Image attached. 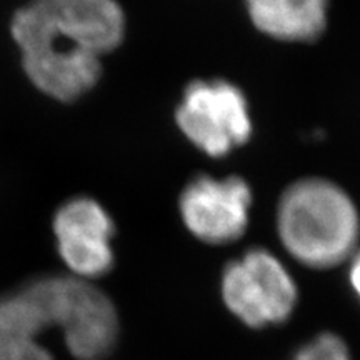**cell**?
Here are the masks:
<instances>
[{
	"label": "cell",
	"mask_w": 360,
	"mask_h": 360,
	"mask_svg": "<svg viewBox=\"0 0 360 360\" xmlns=\"http://www.w3.org/2000/svg\"><path fill=\"white\" fill-rule=\"evenodd\" d=\"M125 25L119 0H30L13 13L11 32L30 82L74 102L96 87L101 56L122 44Z\"/></svg>",
	"instance_id": "obj_1"
},
{
	"label": "cell",
	"mask_w": 360,
	"mask_h": 360,
	"mask_svg": "<svg viewBox=\"0 0 360 360\" xmlns=\"http://www.w3.org/2000/svg\"><path fill=\"white\" fill-rule=\"evenodd\" d=\"M278 236L290 255L314 269H328L352 254L360 232L359 212L335 184L305 179L283 192Z\"/></svg>",
	"instance_id": "obj_2"
},
{
	"label": "cell",
	"mask_w": 360,
	"mask_h": 360,
	"mask_svg": "<svg viewBox=\"0 0 360 360\" xmlns=\"http://www.w3.org/2000/svg\"><path fill=\"white\" fill-rule=\"evenodd\" d=\"M37 302L58 327L77 360H105L117 347L119 314L109 295L89 281L67 276H47L25 283Z\"/></svg>",
	"instance_id": "obj_3"
},
{
	"label": "cell",
	"mask_w": 360,
	"mask_h": 360,
	"mask_svg": "<svg viewBox=\"0 0 360 360\" xmlns=\"http://www.w3.org/2000/svg\"><path fill=\"white\" fill-rule=\"evenodd\" d=\"M222 299L238 321L262 328L278 326L290 317L297 304V287L277 257L254 249L227 265Z\"/></svg>",
	"instance_id": "obj_4"
},
{
	"label": "cell",
	"mask_w": 360,
	"mask_h": 360,
	"mask_svg": "<svg viewBox=\"0 0 360 360\" xmlns=\"http://www.w3.org/2000/svg\"><path fill=\"white\" fill-rule=\"evenodd\" d=\"M175 119L188 141L212 157L229 154L252 134L244 94L225 80L188 84Z\"/></svg>",
	"instance_id": "obj_5"
},
{
	"label": "cell",
	"mask_w": 360,
	"mask_h": 360,
	"mask_svg": "<svg viewBox=\"0 0 360 360\" xmlns=\"http://www.w3.org/2000/svg\"><path fill=\"white\" fill-rule=\"evenodd\" d=\"M252 193L245 180L193 179L180 197V215L193 236L209 244H229L245 232Z\"/></svg>",
	"instance_id": "obj_6"
},
{
	"label": "cell",
	"mask_w": 360,
	"mask_h": 360,
	"mask_svg": "<svg viewBox=\"0 0 360 360\" xmlns=\"http://www.w3.org/2000/svg\"><path fill=\"white\" fill-rule=\"evenodd\" d=\"M114 222L97 200L75 197L53 217V233L60 259L77 278L101 277L114 265L110 247Z\"/></svg>",
	"instance_id": "obj_7"
},
{
	"label": "cell",
	"mask_w": 360,
	"mask_h": 360,
	"mask_svg": "<svg viewBox=\"0 0 360 360\" xmlns=\"http://www.w3.org/2000/svg\"><path fill=\"white\" fill-rule=\"evenodd\" d=\"M250 24L283 42H312L327 29L330 0H244Z\"/></svg>",
	"instance_id": "obj_8"
},
{
	"label": "cell",
	"mask_w": 360,
	"mask_h": 360,
	"mask_svg": "<svg viewBox=\"0 0 360 360\" xmlns=\"http://www.w3.org/2000/svg\"><path fill=\"white\" fill-rule=\"evenodd\" d=\"M52 327L42 305L24 285L0 299V360H53L40 344V335Z\"/></svg>",
	"instance_id": "obj_9"
},
{
	"label": "cell",
	"mask_w": 360,
	"mask_h": 360,
	"mask_svg": "<svg viewBox=\"0 0 360 360\" xmlns=\"http://www.w3.org/2000/svg\"><path fill=\"white\" fill-rule=\"evenodd\" d=\"M292 360H352V355L342 337L323 332L305 344Z\"/></svg>",
	"instance_id": "obj_10"
},
{
	"label": "cell",
	"mask_w": 360,
	"mask_h": 360,
	"mask_svg": "<svg viewBox=\"0 0 360 360\" xmlns=\"http://www.w3.org/2000/svg\"><path fill=\"white\" fill-rule=\"evenodd\" d=\"M350 282H352L354 290L357 292V295L360 299V254L355 255L352 269H350Z\"/></svg>",
	"instance_id": "obj_11"
}]
</instances>
